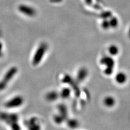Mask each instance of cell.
<instances>
[{
    "mask_svg": "<svg viewBox=\"0 0 130 130\" xmlns=\"http://www.w3.org/2000/svg\"><path fill=\"white\" fill-rule=\"evenodd\" d=\"M0 120L9 125L12 130H21L18 124L19 117L16 114L0 112Z\"/></svg>",
    "mask_w": 130,
    "mask_h": 130,
    "instance_id": "2",
    "label": "cell"
},
{
    "mask_svg": "<svg viewBox=\"0 0 130 130\" xmlns=\"http://www.w3.org/2000/svg\"><path fill=\"white\" fill-rule=\"evenodd\" d=\"M28 130H41V127L39 118L37 117H32L27 121Z\"/></svg>",
    "mask_w": 130,
    "mask_h": 130,
    "instance_id": "4",
    "label": "cell"
},
{
    "mask_svg": "<svg viewBox=\"0 0 130 130\" xmlns=\"http://www.w3.org/2000/svg\"><path fill=\"white\" fill-rule=\"evenodd\" d=\"M19 10L24 15L30 16V17L34 16L36 14V11L35 9L27 5H22L20 6L19 7Z\"/></svg>",
    "mask_w": 130,
    "mask_h": 130,
    "instance_id": "5",
    "label": "cell"
},
{
    "mask_svg": "<svg viewBox=\"0 0 130 130\" xmlns=\"http://www.w3.org/2000/svg\"><path fill=\"white\" fill-rule=\"evenodd\" d=\"M23 103L24 98L23 96L18 95L6 101L4 104V106L8 109H14L21 107Z\"/></svg>",
    "mask_w": 130,
    "mask_h": 130,
    "instance_id": "3",
    "label": "cell"
},
{
    "mask_svg": "<svg viewBox=\"0 0 130 130\" xmlns=\"http://www.w3.org/2000/svg\"><path fill=\"white\" fill-rule=\"evenodd\" d=\"M125 76L123 73H119V74L117 75L116 80L117 82L119 83H123L125 80Z\"/></svg>",
    "mask_w": 130,
    "mask_h": 130,
    "instance_id": "9",
    "label": "cell"
},
{
    "mask_svg": "<svg viewBox=\"0 0 130 130\" xmlns=\"http://www.w3.org/2000/svg\"><path fill=\"white\" fill-rule=\"evenodd\" d=\"M48 44L46 42L41 43L36 49L31 59L32 66H36L42 62L48 51Z\"/></svg>",
    "mask_w": 130,
    "mask_h": 130,
    "instance_id": "1",
    "label": "cell"
},
{
    "mask_svg": "<svg viewBox=\"0 0 130 130\" xmlns=\"http://www.w3.org/2000/svg\"><path fill=\"white\" fill-rule=\"evenodd\" d=\"M70 94V91H69L67 88H64L63 89H62L61 92L60 93V94L59 95L62 98H67L69 96Z\"/></svg>",
    "mask_w": 130,
    "mask_h": 130,
    "instance_id": "8",
    "label": "cell"
},
{
    "mask_svg": "<svg viewBox=\"0 0 130 130\" xmlns=\"http://www.w3.org/2000/svg\"><path fill=\"white\" fill-rule=\"evenodd\" d=\"M59 93L55 91H51L47 92L45 94V99L49 102H53L55 101L59 96Z\"/></svg>",
    "mask_w": 130,
    "mask_h": 130,
    "instance_id": "7",
    "label": "cell"
},
{
    "mask_svg": "<svg viewBox=\"0 0 130 130\" xmlns=\"http://www.w3.org/2000/svg\"><path fill=\"white\" fill-rule=\"evenodd\" d=\"M18 68L16 67H13L9 68L3 76L2 80H3L6 83H7L8 84V83H9L15 76L16 73L18 72Z\"/></svg>",
    "mask_w": 130,
    "mask_h": 130,
    "instance_id": "6",
    "label": "cell"
}]
</instances>
